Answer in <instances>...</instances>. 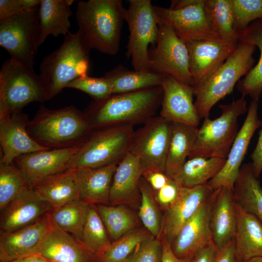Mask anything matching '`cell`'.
I'll use <instances>...</instances> for the list:
<instances>
[{
    "instance_id": "cell-1",
    "label": "cell",
    "mask_w": 262,
    "mask_h": 262,
    "mask_svg": "<svg viewBox=\"0 0 262 262\" xmlns=\"http://www.w3.org/2000/svg\"><path fill=\"white\" fill-rule=\"evenodd\" d=\"M163 97L161 86L131 92L112 94L93 100L83 113L92 129L144 124L156 115Z\"/></svg>"
},
{
    "instance_id": "cell-2",
    "label": "cell",
    "mask_w": 262,
    "mask_h": 262,
    "mask_svg": "<svg viewBox=\"0 0 262 262\" xmlns=\"http://www.w3.org/2000/svg\"><path fill=\"white\" fill-rule=\"evenodd\" d=\"M27 130L38 144L56 149L81 146L92 131L83 112L75 106L51 110L42 104Z\"/></svg>"
},
{
    "instance_id": "cell-3",
    "label": "cell",
    "mask_w": 262,
    "mask_h": 262,
    "mask_svg": "<svg viewBox=\"0 0 262 262\" xmlns=\"http://www.w3.org/2000/svg\"><path fill=\"white\" fill-rule=\"evenodd\" d=\"M91 49L79 29L65 36L62 45L43 59L39 75L47 100L60 93L70 82L88 75Z\"/></svg>"
},
{
    "instance_id": "cell-4",
    "label": "cell",
    "mask_w": 262,
    "mask_h": 262,
    "mask_svg": "<svg viewBox=\"0 0 262 262\" xmlns=\"http://www.w3.org/2000/svg\"><path fill=\"white\" fill-rule=\"evenodd\" d=\"M125 9L121 0L78 2L76 19L91 49L109 55L117 54Z\"/></svg>"
},
{
    "instance_id": "cell-5",
    "label": "cell",
    "mask_w": 262,
    "mask_h": 262,
    "mask_svg": "<svg viewBox=\"0 0 262 262\" xmlns=\"http://www.w3.org/2000/svg\"><path fill=\"white\" fill-rule=\"evenodd\" d=\"M253 45L238 43L233 53L201 85L193 87L194 104L200 119L209 116L213 107L230 94L240 78L253 67Z\"/></svg>"
},
{
    "instance_id": "cell-6",
    "label": "cell",
    "mask_w": 262,
    "mask_h": 262,
    "mask_svg": "<svg viewBox=\"0 0 262 262\" xmlns=\"http://www.w3.org/2000/svg\"><path fill=\"white\" fill-rule=\"evenodd\" d=\"M133 126L121 125L92 130L73 158L69 169L118 164L130 151Z\"/></svg>"
},
{
    "instance_id": "cell-7",
    "label": "cell",
    "mask_w": 262,
    "mask_h": 262,
    "mask_svg": "<svg viewBox=\"0 0 262 262\" xmlns=\"http://www.w3.org/2000/svg\"><path fill=\"white\" fill-rule=\"evenodd\" d=\"M219 107L222 111L221 115L214 119L205 118L201 126L198 128L188 159L195 157L227 158L238 132V118L248 108L243 96Z\"/></svg>"
},
{
    "instance_id": "cell-8",
    "label": "cell",
    "mask_w": 262,
    "mask_h": 262,
    "mask_svg": "<svg viewBox=\"0 0 262 262\" xmlns=\"http://www.w3.org/2000/svg\"><path fill=\"white\" fill-rule=\"evenodd\" d=\"M47 100L39 75L11 58L0 71V116L21 112L32 102Z\"/></svg>"
},
{
    "instance_id": "cell-9",
    "label": "cell",
    "mask_w": 262,
    "mask_h": 262,
    "mask_svg": "<svg viewBox=\"0 0 262 262\" xmlns=\"http://www.w3.org/2000/svg\"><path fill=\"white\" fill-rule=\"evenodd\" d=\"M124 20L130 33L126 56L136 71H149L148 46L155 47L159 35L157 15L150 0H130Z\"/></svg>"
},
{
    "instance_id": "cell-10",
    "label": "cell",
    "mask_w": 262,
    "mask_h": 262,
    "mask_svg": "<svg viewBox=\"0 0 262 262\" xmlns=\"http://www.w3.org/2000/svg\"><path fill=\"white\" fill-rule=\"evenodd\" d=\"M39 7L0 21V46L11 59L32 69L39 47Z\"/></svg>"
},
{
    "instance_id": "cell-11",
    "label": "cell",
    "mask_w": 262,
    "mask_h": 262,
    "mask_svg": "<svg viewBox=\"0 0 262 262\" xmlns=\"http://www.w3.org/2000/svg\"><path fill=\"white\" fill-rule=\"evenodd\" d=\"M157 19L158 38L155 47L149 52V70L171 76L193 86L189 53L185 43L176 35L169 25L158 16Z\"/></svg>"
},
{
    "instance_id": "cell-12",
    "label": "cell",
    "mask_w": 262,
    "mask_h": 262,
    "mask_svg": "<svg viewBox=\"0 0 262 262\" xmlns=\"http://www.w3.org/2000/svg\"><path fill=\"white\" fill-rule=\"evenodd\" d=\"M172 122L155 115L134 131L130 152L139 159L144 171L158 169L165 173Z\"/></svg>"
},
{
    "instance_id": "cell-13",
    "label": "cell",
    "mask_w": 262,
    "mask_h": 262,
    "mask_svg": "<svg viewBox=\"0 0 262 262\" xmlns=\"http://www.w3.org/2000/svg\"><path fill=\"white\" fill-rule=\"evenodd\" d=\"M204 1L173 0L169 8L155 5L154 8L157 16L185 43L200 39L221 41L210 28L204 12Z\"/></svg>"
},
{
    "instance_id": "cell-14",
    "label": "cell",
    "mask_w": 262,
    "mask_h": 262,
    "mask_svg": "<svg viewBox=\"0 0 262 262\" xmlns=\"http://www.w3.org/2000/svg\"><path fill=\"white\" fill-rule=\"evenodd\" d=\"M80 146L27 153L16 158L13 163L29 186L34 189L44 181L68 170Z\"/></svg>"
},
{
    "instance_id": "cell-15",
    "label": "cell",
    "mask_w": 262,
    "mask_h": 262,
    "mask_svg": "<svg viewBox=\"0 0 262 262\" xmlns=\"http://www.w3.org/2000/svg\"><path fill=\"white\" fill-rule=\"evenodd\" d=\"M258 101L252 100L245 120L238 131L226 162L220 171L207 184L214 190L226 188L233 191L241 164L256 131L262 125L258 114Z\"/></svg>"
},
{
    "instance_id": "cell-16",
    "label": "cell",
    "mask_w": 262,
    "mask_h": 262,
    "mask_svg": "<svg viewBox=\"0 0 262 262\" xmlns=\"http://www.w3.org/2000/svg\"><path fill=\"white\" fill-rule=\"evenodd\" d=\"M193 87L203 84L236 49L238 44L200 39L185 42Z\"/></svg>"
},
{
    "instance_id": "cell-17",
    "label": "cell",
    "mask_w": 262,
    "mask_h": 262,
    "mask_svg": "<svg viewBox=\"0 0 262 262\" xmlns=\"http://www.w3.org/2000/svg\"><path fill=\"white\" fill-rule=\"evenodd\" d=\"M29 120L28 115L22 111L0 116V164H12L27 153L51 149L40 145L29 135Z\"/></svg>"
},
{
    "instance_id": "cell-18",
    "label": "cell",
    "mask_w": 262,
    "mask_h": 262,
    "mask_svg": "<svg viewBox=\"0 0 262 262\" xmlns=\"http://www.w3.org/2000/svg\"><path fill=\"white\" fill-rule=\"evenodd\" d=\"M161 86L163 97L159 115L172 123L197 127L200 118L193 100V87L170 75L165 76Z\"/></svg>"
},
{
    "instance_id": "cell-19",
    "label": "cell",
    "mask_w": 262,
    "mask_h": 262,
    "mask_svg": "<svg viewBox=\"0 0 262 262\" xmlns=\"http://www.w3.org/2000/svg\"><path fill=\"white\" fill-rule=\"evenodd\" d=\"M213 192L184 224L171 244L172 251L178 258H191L213 241L210 214Z\"/></svg>"
},
{
    "instance_id": "cell-20",
    "label": "cell",
    "mask_w": 262,
    "mask_h": 262,
    "mask_svg": "<svg viewBox=\"0 0 262 262\" xmlns=\"http://www.w3.org/2000/svg\"><path fill=\"white\" fill-rule=\"evenodd\" d=\"M213 191L207 184L192 187L180 186L177 198L165 210L162 236L171 244L182 226Z\"/></svg>"
},
{
    "instance_id": "cell-21",
    "label": "cell",
    "mask_w": 262,
    "mask_h": 262,
    "mask_svg": "<svg viewBox=\"0 0 262 262\" xmlns=\"http://www.w3.org/2000/svg\"><path fill=\"white\" fill-rule=\"evenodd\" d=\"M49 213L36 222L16 231L0 233L1 262H11L32 253L53 225Z\"/></svg>"
},
{
    "instance_id": "cell-22",
    "label": "cell",
    "mask_w": 262,
    "mask_h": 262,
    "mask_svg": "<svg viewBox=\"0 0 262 262\" xmlns=\"http://www.w3.org/2000/svg\"><path fill=\"white\" fill-rule=\"evenodd\" d=\"M52 209L48 202L30 188L0 211V233L12 232L31 225Z\"/></svg>"
},
{
    "instance_id": "cell-23",
    "label": "cell",
    "mask_w": 262,
    "mask_h": 262,
    "mask_svg": "<svg viewBox=\"0 0 262 262\" xmlns=\"http://www.w3.org/2000/svg\"><path fill=\"white\" fill-rule=\"evenodd\" d=\"M31 255L40 256L50 262H93L96 256L81 241L54 223Z\"/></svg>"
},
{
    "instance_id": "cell-24",
    "label": "cell",
    "mask_w": 262,
    "mask_h": 262,
    "mask_svg": "<svg viewBox=\"0 0 262 262\" xmlns=\"http://www.w3.org/2000/svg\"><path fill=\"white\" fill-rule=\"evenodd\" d=\"M236 221V201L233 191L226 188L214 190L210 228L212 240L217 250L234 238Z\"/></svg>"
},
{
    "instance_id": "cell-25",
    "label": "cell",
    "mask_w": 262,
    "mask_h": 262,
    "mask_svg": "<svg viewBox=\"0 0 262 262\" xmlns=\"http://www.w3.org/2000/svg\"><path fill=\"white\" fill-rule=\"evenodd\" d=\"M144 169L140 160L128 152L114 174L109 196L112 205L133 203L141 197L139 184Z\"/></svg>"
},
{
    "instance_id": "cell-26",
    "label": "cell",
    "mask_w": 262,
    "mask_h": 262,
    "mask_svg": "<svg viewBox=\"0 0 262 262\" xmlns=\"http://www.w3.org/2000/svg\"><path fill=\"white\" fill-rule=\"evenodd\" d=\"M117 165L76 169L80 199L89 204L109 203L110 189Z\"/></svg>"
},
{
    "instance_id": "cell-27",
    "label": "cell",
    "mask_w": 262,
    "mask_h": 262,
    "mask_svg": "<svg viewBox=\"0 0 262 262\" xmlns=\"http://www.w3.org/2000/svg\"><path fill=\"white\" fill-rule=\"evenodd\" d=\"M236 210L234 238L237 257L242 262L253 257H262V223L236 202Z\"/></svg>"
},
{
    "instance_id": "cell-28",
    "label": "cell",
    "mask_w": 262,
    "mask_h": 262,
    "mask_svg": "<svg viewBox=\"0 0 262 262\" xmlns=\"http://www.w3.org/2000/svg\"><path fill=\"white\" fill-rule=\"evenodd\" d=\"M73 0H42L39 7L40 46L49 35L66 36L70 33V17L73 15L70 6Z\"/></svg>"
},
{
    "instance_id": "cell-29",
    "label": "cell",
    "mask_w": 262,
    "mask_h": 262,
    "mask_svg": "<svg viewBox=\"0 0 262 262\" xmlns=\"http://www.w3.org/2000/svg\"><path fill=\"white\" fill-rule=\"evenodd\" d=\"M238 43L253 45L260 50L257 64L236 86L242 96H248L258 101L262 93V18L252 22L239 34Z\"/></svg>"
},
{
    "instance_id": "cell-30",
    "label": "cell",
    "mask_w": 262,
    "mask_h": 262,
    "mask_svg": "<svg viewBox=\"0 0 262 262\" xmlns=\"http://www.w3.org/2000/svg\"><path fill=\"white\" fill-rule=\"evenodd\" d=\"M198 128L172 123L171 140L166 158L165 173L174 179L188 158L196 141Z\"/></svg>"
},
{
    "instance_id": "cell-31",
    "label": "cell",
    "mask_w": 262,
    "mask_h": 262,
    "mask_svg": "<svg viewBox=\"0 0 262 262\" xmlns=\"http://www.w3.org/2000/svg\"><path fill=\"white\" fill-rule=\"evenodd\" d=\"M35 193L52 208L79 199L76 170L68 169L37 185Z\"/></svg>"
},
{
    "instance_id": "cell-32",
    "label": "cell",
    "mask_w": 262,
    "mask_h": 262,
    "mask_svg": "<svg viewBox=\"0 0 262 262\" xmlns=\"http://www.w3.org/2000/svg\"><path fill=\"white\" fill-rule=\"evenodd\" d=\"M165 76L150 70H130L119 64L104 77L111 82L113 94H115L161 86Z\"/></svg>"
},
{
    "instance_id": "cell-33",
    "label": "cell",
    "mask_w": 262,
    "mask_h": 262,
    "mask_svg": "<svg viewBox=\"0 0 262 262\" xmlns=\"http://www.w3.org/2000/svg\"><path fill=\"white\" fill-rule=\"evenodd\" d=\"M233 192L236 202L262 223V187L251 163L241 166Z\"/></svg>"
},
{
    "instance_id": "cell-34",
    "label": "cell",
    "mask_w": 262,
    "mask_h": 262,
    "mask_svg": "<svg viewBox=\"0 0 262 262\" xmlns=\"http://www.w3.org/2000/svg\"><path fill=\"white\" fill-rule=\"evenodd\" d=\"M204 12L211 30L221 41L238 44L230 0H205Z\"/></svg>"
},
{
    "instance_id": "cell-35",
    "label": "cell",
    "mask_w": 262,
    "mask_h": 262,
    "mask_svg": "<svg viewBox=\"0 0 262 262\" xmlns=\"http://www.w3.org/2000/svg\"><path fill=\"white\" fill-rule=\"evenodd\" d=\"M226 160L218 157L189 158L173 180L185 187L206 184L220 171Z\"/></svg>"
},
{
    "instance_id": "cell-36",
    "label": "cell",
    "mask_w": 262,
    "mask_h": 262,
    "mask_svg": "<svg viewBox=\"0 0 262 262\" xmlns=\"http://www.w3.org/2000/svg\"><path fill=\"white\" fill-rule=\"evenodd\" d=\"M89 206L79 199L52 208L49 213L52 222L58 228L81 242Z\"/></svg>"
},
{
    "instance_id": "cell-37",
    "label": "cell",
    "mask_w": 262,
    "mask_h": 262,
    "mask_svg": "<svg viewBox=\"0 0 262 262\" xmlns=\"http://www.w3.org/2000/svg\"><path fill=\"white\" fill-rule=\"evenodd\" d=\"M125 205H95L111 242L118 239L136 226L135 215Z\"/></svg>"
},
{
    "instance_id": "cell-38",
    "label": "cell",
    "mask_w": 262,
    "mask_h": 262,
    "mask_svg": "<svg viewBox=\"0 0 262 262\" xmlns=\"http://www.w3.org/2000/svg\"><path fill=\"white\" fill-rule=\"evenodd\" d=\"M81 242L97 257L112 242L95 205L90 204L82 231Z\"/></svg>"
},
{
    "instance_id": "cell-39",
    "label": "cell",
    "mask_w": 262,
    "mask_h": 262,
    "mask_svg": "<svg viewBox=\"0 0 262 262\" xmlns=\"http://www.w3.org/2000/svg\"><path fill=\"white\" fill-rule=\"evenodd\" d=\"M139 188L141 195L139 218L150 235L154 238L161 239L163 219L154 192L143 176L140 181Z\"/></svg>"
},
{
    "instance_id": "cell-40",
    "label": "cell",
    "mask_w": 262,
    "mask_h": 262,
    "mask_svg": "<svg viewBox=\"0 0 262 262\" xmlns=\"http://www.w3.org/2000/svg\"><path fill=\"white\" fill-rule=\"evenodd\" d=\"M149 234L142 229H132L112 242L97 257V262H125L138 246L152 236Z\"/></svg>"
},
{
    "instance_id": "cell-41",
    "label": "cell",
    "mask_w": 262,
    "mask_h": 262,
    "mask_svg": "<svg viewBox=\"0 0 262 262\" xmlns=\"http://www.w3.org/2000/svg\"><path fill=\"white\" fill-rule=\"evenodd\" d=\"M31 188L23 176L13 163L0 164V210Z\"/></svg>"
},
{
    "instance_id": "cell-42",
    "label": "cell",
    "mask_w": 262,
    "mask_h": 262,
    "mask_svg": "<svg viewBox=\"0 0 262 262\" xmlns=\"http://www.w3.org/2000/svg\"><path fill=\"white\" fill-rule=\"evenodd\" d=\"M234 26L239 34L253 22L262 18V0H230Z\"/></svg>"
},
{
    "instance_id": "cell-43",
    "label": "cell",
    "mask_w": 262,
    "mask_h": 262,
    "mask_svg": "<svg viewBox=\"0 0 262 262\" xmlns=\"http://www.w3.org/2000/svg\"><path fill=\"white\" fill-rule=\"evenodd\" d=\"M66 88H74L89 95L94 100L104 99L113 94L112 86L106 77H92L88 75L70 82Z\"/></svg>"
},
{
    "instance_id": "cell-44",
    "label": "cell",
    "mask_w": 262,
    "mask_h": 262,
    "mask_svg": "<svg viewBox=\"0 0 262 262\" xmlns=\"http://www.w3.org/2000/svg\"><path fill=\"white\" fill-rule=\"evenodd\" d=\"M161 238L151 236L138 246L125 262H160Z\"/></svg>"
},
{
    "instance_id": "cell-45",
    "label": "cell",
    "mask_w": 262,
    "mask_h": 262,
    "mask_svg": "<svg viewBox=\"0 0 262 262\" xmlns=\"http://www.w3.org/2000/svg\"><path fill=\"white\" fill-rule=\"evenodd\" d=\"M180 186L174 180L170 178L161 189L153 191L156 201L161 208L165 210L174 202L178 196Z\"/></svg>"
},
{
    "instance_id": "cell-46",
    "label": "cell",
    "mask_w": 262,
    "mask_h": 262,
    "mask_svg": "<svg viewBox=\"0 0 262 262\" xmlns=\"http://www.w3.org/2000/svg\"><path fill=\"white\" fill-rule=\"evenodd\" d=\"M142 176L154 192L157 191L164 187L170 178L164 172L154 169L144 171Z\"/></svg>"
},
{
    "instance_id": "cell-47",
    "label": "cell",
    "mask_w": 262,
    "mask_h": 262,
    "mask_svg": "<svg viewBox=\"0 0 262 262\" xmlns=\"http://www.w3.org/2000/svg\"><path fill=\"white\" fill-rule=\"evenodd\" d=\"M24 12L22 0H0V21Z\"/></svg>"
},
{
    "instance_id": "cell-48",
    "label": "cell",
    "mask_w": 262,
    "mask_h": 262,
    "mask_svg": "<svg viewBox=\"0 0 262 262\" xmlns=\"http://www.w3.org/2000/svg\"><path fill=\"white\" fill-rule=\"evenodd\" d=\"M215 262H242L236 253L234 238L217 250Z\"/></svg>"
},
{
    "instance_id": "cell-49",
    "label": "cell",
    "mask_w": 262,
    "mask_h": 262,
    "mask_svg": "<svg viewBox=\"0 0 262 262\" xmlns=\"http://www.w3.org/2000/svg\"><path fill=\"white\" fill-rule=\"evenodd\" d=\"M217 251L212 241L194 255L192 262H215Z\"/></svg>"
},
{
    "instance_id": "cell-50",
    "label": "cell",
    "mask_w": 262,
    "mask_h": 262,
    "mask_svg": "<svg viewBox=\"0 0 262 262\" xmlns=\"http://www.w3.org/2000/svg\"><path fill=\"white\" fill-rule=\"evenodd\" d=\"M251 158L253 171L255 176L259 178L262 171V128L255 148L251 155Z\"/></svg>"
},
{
    "instance_id": "cell-51",
    "label": "cell",
    "mask_w": 262,
    "mask_h": 262,
    "mask_svg": "<svg viewBox=\"0 0 262 262\" xmlns=\"http://www.w3.org/2000/svg\"><path fill=\"white\" fill-rule=\"evenodd\" d=\"M162 236V253L160 262H192L193 257L180 259L176 257L172 251L171 244L164 236Z\"/></svg>"
},
{
    "instance_id": "cell-52",
    "label": "cell",
    "mask_w": 262,
    "mask_h": 262,
    "mask_svg": "<svg viewBox=\"0 0 262 262\" xmlns=\"http://www.w3.org/2000/svg\"><path fill=\"white\" fill-rule=\"evenodd\" d=\"M11 262H50L43 257L37 255L27 256Z\"/></svg>"
},
{
    "instance_id": "cell-53",
    "label": "cell",
    "mask_w": 262,
    "mask_h": 262,
    "mask_svg": "<svg viewBox=\"0 0 262 262\" xmlns=\"http://www.w3.org/2000/svg\"><path fill=\"white\" fill-rule=\"evenodd\" d=\"M22 1L24 10L27 12L40 6L42 0H22Z\"/></svg>"
},
{
    "instance_id": "cell-54",
    "label": "cell",
    "mask_w": 262,
    "mask_h": 262,
    "mask_svg": "<svg viewBox=\"0 0 262 262\" xmlns=\"http://www.w3.org/2000/svg\"><path fill=\"white\" fill-rule=\"evenodd\" d=\"M242 262H262V257H253Z\"/></svg>"
}]
</instances>
